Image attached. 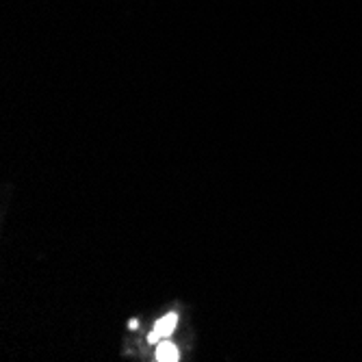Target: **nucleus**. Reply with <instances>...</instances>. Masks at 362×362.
<instances>
[{"label":"nucleus","instance_id":"f03ea898","mask_svg":"<svg viewBox=\"0 0 362 362\" xmlns=\"http://www.w3.org/2000/svg\"><path fill=\"white\" fill-rule=\"evenodd\" d=\"M156 360H160V362H174V360H178V349H176V345H172V343H160L158 347H156Z\"/></svg>","mask_w":362,"mask_h":362},{"label":"nucleus","instance_id":"f257e3e1","mask_svg":"<svg viewBox=\"0 0 362 362\" xmlns=\"http://www.w3.org/2000/svg\"><path fill=\"white\" fill-rule=\"evenodd\" d=\"M176 321H178L176 315H165L163 319H158L156 325H154V330L150 332V343H156V341H160V339L170 337V334L174 332V327H176Z\"/></svg>","mask_w":362,"mask_h":362}]
</instances>
